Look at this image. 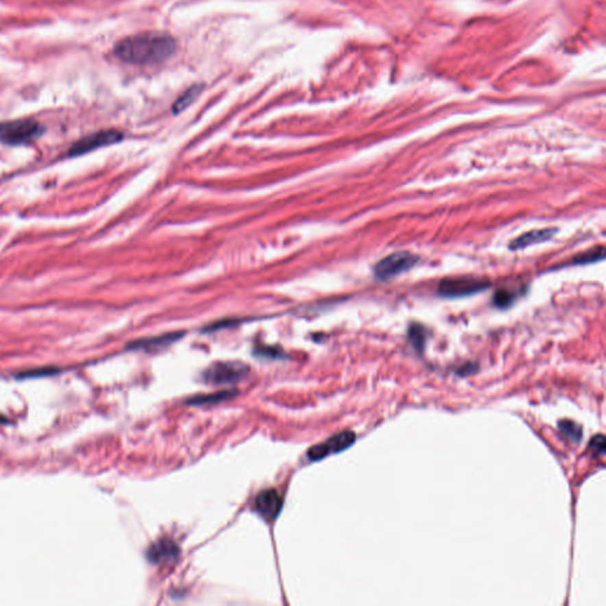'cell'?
Masks as SVG:
<instances>
[{
  "label": "cell",
  "instance_id": "4",
  "mask_svg": "<svg viewBox=\"0 0 606 606\" xmlns=\"http://www.w3.org/2000/svg\"><path fill=\"white\" fill-rule=\"evenodd\" d=\"M249 373V366L241 361H219L203 373L204 380L215 385H229L242 380Z\"/></svg>",
  "mask_w": 606,
  "mask_h": 606
},
{
  "label": "cell",
  "instance_id": "3",
  "mask_svg": "<svg viewBox=\"0 0 606 606\" xmlns=\"http://www.w3.org/2000/svg\"><path fill=\"white\" fill-rule=\"evenodd\" d=\"M490 287L489 282L483 278L474 276H456V278H444L439 282L438 293L443 298L457 299L467 298L487 291Z\"/></svg>",
  "mask_w": 606,
  "mask_h": 606
},
{
  "label": "cell",
  "instance_id": "10",
  "mask_svg": "<svg viewBox=\"0 0 606 606\" xmlns=\"http://www.w3.org/2000/svg\"><path fill=\"white\" fill-rule=\"evenodd\" d=\"M558 232L557 228H548V229L533 230L529 232L521 234L520 237L511 241L509 244L511 250H519V249H524V247H531L537 243H544L553 239Z\"/></svg>",
  "mask_w": 606,
  "mask_h": 606
},
{
  "label": "cell",
  "instance_id": "7",
  "mask_svg": "<svg viewBox=\"0 0 606 606\" xmlns=\"http://www.w3.org/2000/svg\"><path fill=\"white\" fill-rule=\"evenodd\" d=\"M356 436L351 430H346L337 433L327 439L326 442L316 444L308 450V459L311 461H321L330 454H338L346 450L355 442Z\"/></svg>",
  "mask_w": 606,
  "mask_h": 606
},
{
  "label": "cell",
  "instance_id": "1",
  "mask_svg": "<svg viewBox=\"0 0 606 606\" xmlns=\"http://www.w3.org/2000/svg\"><path fill=\"white\" fill-rule=\"evenodd\" d=\"M177 49L172 36L159 31H148L122 39L114 52L119 60L135 65L159 64L169 60Z\"/></svg>",
  "mask_w": 606,
  "mask_h": 606
},
{
  "label": "cell",
  "instance_id": "20",
  "mask_svg": "<svg viewBox=\"0 0 606 606\" xmlns=\"http://www.w3.org/2000/svg\"><path fill=\"white\" fill-rule=\"evenodd\" d=\"M256 354L260 356H267V358H281L282 352L275 347H258L256 350Z\"/></svg>",
  "mask_w": 606,
  "mask_h": 606
},
{
  "label": "cell",
  "instance_id": "9",
  "mask_svg": "<svg viewBox=\"0 0 606 606\" xmlns=\"http://www.w3.org/2000/svg\"><path fill=\"white\" fill-rule=\"evenodd\" d=\"M180 555V548L171 539H160L148 548L147 559L152 563H160L175 561Z\"/></svg>",
  "mask_w": 606,
  "mask_h": 606
},
{
  "label": "cell",
  "instance_id": "17",
  "mask_svg": "<svg viewBox=\"0 0 606 606\" xmlns=\"http://www.w3.org/2000/svg\"><path fill=\"white\" fill-rule=\"evenodd\" d=\"M516 295L513 291L500 289L494 295L493 302L495 307L500 308V309H507L516 302Z\"/></svg>",
  "mask_w": 606,
  "mask_h": 606
},
{
  "label": "cell",
  "instance_id": "18",
  "mask_svg": "<svg viewBox=\"0 0 606 606\" xmlns=\"http://www.w3.org/2000/svg\"><path fill=\"white\" fill-rule=\"evenodd\" d=\"M606 450V439L605 436L603 433L596 435L591 442H590V451L592 452L594 456H603L605 454Z\"/></svg>",
  "mask_w": 606,
  "mask_h": 606
},
{
  "label": "cell",
  "instance_id": "14",
  "mask_svg": "<svg viewBox=\"0 0 606 606\" xmlns=\"http://www.w3.org/2000/svg\"><path fill=\"white\" fill-rule=\"evenodd\" d=\"M604 258H605V249L603 247H597L591 249L589 252L577 255L572 260V263L578 265H589V263H594V262H598V260H602Z\"/></svg>",
  "mask_w": 606,
  "mask_h": 606
},
{
  "label": "cell",
  "instance_id": "13",
  "mask_svg": "<svg viewBox=\"0 0 606 606\" xmlns=\"http://www.w3.org/2000/svg\"><path fill=\"white\" fill-rule=\"evenodd\" d=\"M202 89L203 88L200 87V86H195V87L190 88L185 94H182V96H180L178 99L177 102L174 104L173 113H182V110H185L187 107H190L191 104H193L195 99L199 96Z\"/></svg>",
  "mask_w": 606,
  "mask_h": 606
},
{
  "label": "cell",
  "instance_id": "22",
  "mask_svg": "<svg viewBox=\"0 0 606 606\" xmlns=\"http://www.w3.org/2000/svg\"><path fill=\"white\" fill-rule=\"evenodd\" d=\"M3 423H8V420H5L4 416L0 415V424H3Z\"/></svg>",
  "mask_w": 606,
  "mask_h": 606
},
{
  "label": "cell",
  "instance_id": "11",
  "mask_svg": "<svg viewBox=\"0 0 606 606\" xmlns=\"http://www.w3.org/2000/svg\"><path fill=\"white\" fill-rule=\"evenodd\" d=\"M184 333H169L154 338L141 339L136 341L132 342L128 348L130 350H143V351H158L160 348L172 345L173 342L177 341L182 338Z\"/></svg>",
  "mask_w": 606,
  "mask_h": 606
},
{
  "label": "cell",
  "instance_id": "19",
  "mask_svg": "<svg viewBox=\"0 0 606 606\" xmlns=\"http://www.w3.org/2000/svg\"><path fill=\"white\" fill-rule=\"evenodd\" d=\"M56 372V368H38V369H34L30 372L21 373L18 378L26 379V378L45 377V376H52Z\"/></svg>",
  "mask_w": 606,
  "mask_h": 606
},
{
  "label": "cell",
  "instance_id": "21",
  "mask_svg": "<svg viewBox=\"0 0 606 606\" xmlns=\"http://www.w3.org/2000/svg\"><path fill=\"white\" fill-rule=\"evenodd\" d=\"M476 365L469 363V364H465L459 368V376H470V374H474V373L476 372Z\"/></svg>",
  "mask_w": 606,
  "mask_h": 606
},
{
  "label": "cell",
  "instance_id": "12",
  "mask_svg": "<svg viewBox=\"0 0 606 606\" xmlns=\"http://www.w3.org/2000/svg\"><path fill=\"white\" fill-rule=\"evenodd\" d=\"M237 394L234 391H219L215 393L198 394L193 396L187 400V404L190 405H195V407H202V405H213V404L221 403L223 400L232 398Z\"/></svg>",
  "mask_w": 606,
  "mask_h": 606
},
{
  "label": "cell",
  "instance_id": "15",
  "mask_svg": "<svg viewBox=\"0 0 606 606\" xmlns=\"http://www.w3.org/2000/svg\"><path fill=\"white\" fill-rule=\"evenodd\" d=\"M558 426L560 433H563V436H566L570 441L574 443L581 442L583 436L581 425L576 424L572 420H563L559 422Z\"/></svg>",
  "mask_w": 606,
  "mask_h": 606
},
{
  "label": "cell",
  "instance_id": "2",
  "mask_svg": "<svg viewBox=\"0 0 606 606\" xmlns=\"http://www.w3.org/2000/svg\"><path fill=\"white\" fill-rule=\"evenodd\" d=\"M43 127L32 119L0 122V143L9 146L27 145L43 134Z\"/></svg>",
  "mask_w": 606,
  "mask_h": 606
},
{
  "label": "cell",
  "instance_id": "6",
  "mask_svg": "<svg viewBox=\"0 0 606 606\" xmlns=\"http://www.w3.org/2000/svg\"><path fill=\"white\" fill-rule=\"evenodd\" d=\"M123 139V134L121 132L115 130H100L93 134L87 135L82 139L78 140L70 147L69 156L75 158V156H83L88 154L90 152L96 151L99 148L110 146L114 143H120Z\"/></svg>",
  "mask_w": 606,
  "mask_h": 606
},
{
  "label": "cell",
  "instance_id": "8",
  "mask_svg": "<svg viewBox=\"0 0 606 606\" xmlns=\"http://www.w3.org/2000/svg\"><path fill=\"white\" fill-rule=\"evenodd\" d=\"M256 511L268 521L276 519L283 507V498L276 489H265L260 492L255 500Z\"/></svg>",
  "mask_w": 606,
  "mask_h": 606
},
{
  "label": "cell",
  "instance_id": "5",
  "mask_svg": "<svg viewBox=\"0 0 606 606\" xmlns=\"http://www.w3.org/2000/svg\"><path fill=\"white\" fill-rule=\"evenodd\" d=\"M417 262L418 256L413 255L411 252H393L374 265V275L380 281L391 280L409 271L417 265Z\"/></svg>",
  "mask_w": 606,
  "mask_h": 606
},
{
  "label": "cell",
  "instance_id": "16",
  "mask_svg": "<svg viewBox=\"0 0 606 606\" xmlns=\"http://www.w3.org/2000/svg\"><path fill=\"white\" fill-rule=\"evenodd\" d=\"M409 339L417 351L422 352L424 350L425 341H426V329L424 326L420 324H413L409 328Z\"/></svg>",
  "mask_w": 606,
  "mask_h": 606
}]
</instances>
